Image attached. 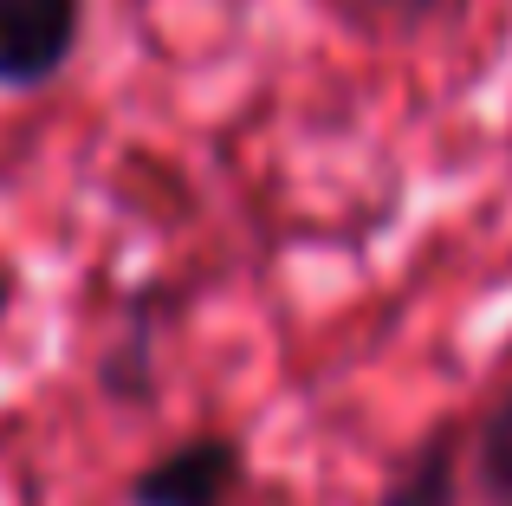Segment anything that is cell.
Returning <instances> with one entry per match:
<instances>
[{"label": "cell", "instance_id": "3957f363", "mask_svg": "<svg viewBox=\"0 0 512 506\" xmlns=\"http://www.w3.org/2000/svg\"><path fill=\"white\" fill-rule=\"evenodd\" d=\"M376 506H461V422H435L402 455Z\"/></svg>", "mask_w": 512, "mask_h": 506}, {"label": "cell", "instance_id": "7a4b0ae2", "mask_svg": "<svg viewBox=\"0 0 512 506\" xmlns=\"http://www.w3.org/2000/svg\"><path fill=\"white\" fill-rule=\"evenodd\" d=\"M85 0H0V91H39L72 65Z\"/></svg>", "mask_w": 512, "mask_h": 506}, {"label": "cell", "instance_id": "277c9868", "mask_svg": "<svg viewBox=\"0 0 512 506\" xmlns=\"http://www.w3.org/2000/svg\"><path fill=\"white\" fill-rule=\"evenodd\" d=\"M474 487L487 506H512V383L474 435Z\"/></svg>", "mask_w": 512, "mask_h": 506}, {"label": "cell", "instance_id": "6da1fadb", "mask_svg": "<svg viewBox=\"0 0 512 506\" xmlns=\"http://www.w3.org/2000/svg\"><path fill=\"white\" fill-rule=\"evenodd\" d=\"M247 494V448L221 429L169 442L130 474V506H234Z\"/></svg>", "mask_w": 512, "mask_h": 506}, {"label": "cell", "instance_id": "5b68a950", "mask_svg": "<svg viewBox=\"0 0 512 506\" xmlns=\"http://www.w3.org/2000/svg\"><path fill=\"white\" fill-rule=\"evenodd\" d=\"M467 0H363V13H370L376 33H428V26L454 20Z\"/></svg>", "mask_w": 512, "mask_h": 506}]
</instances>
